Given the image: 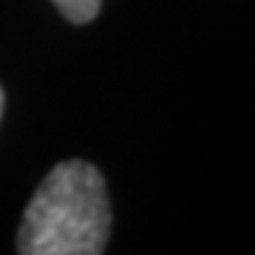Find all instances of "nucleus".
<instances>
[{"label":"nucleus","mask_w":255,"mask_h":255,"mask_svg":"<svg viewBox=\"0 0 255 255\" xmlns=\"http://www.w3.org/2000/svg\"><path fill=\"white\" fill-rule=\"evenodd\" d=\"M112 227L107 188L97 167L60 161L42 180L21 216V255H99Z\"/></svg>","instance_id":"obj_1"},{"label":"nucleus","mask_w":255,"mask_h":255,"mask_svg":"<svg viewBox=\"0 0 255 255\" xmlns=\"http://www.w3.org/2000/svg\"><path fill=\"white\" fill-rule=\"evenodd\" d=\"M3 104H5V99H3V89H0V118H3Z\"/></svg>","instance_id":"obj_3"},{"label":"nucleus","mask_w":255,"mask_h":255,"mask_svg":"<svg viewBox=\"0 0 255 255\" xmlns=\"http://www.w3.org/2000/svg\"><path fill=\"white\" fill-rule=\"evenodd\" d=\"M71 24H89L99 16L102 0H52Z\"/></svg>","instance_id":"obj_2"}]
</instances>
